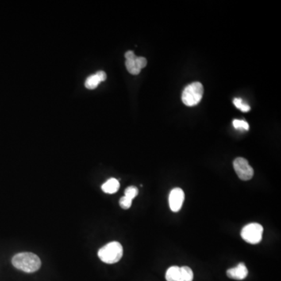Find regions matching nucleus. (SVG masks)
<instances>
[{
	"label": "nucleus",
	"instance_id": "obj_1",
	"mask_svg": "<svg viewBox=\"0 0 281 281\" xmlns=\"http://www.w3.org/2000/svg\"><path fill=\"white\" fill-rule=\"evenodd\" d=\"M12 264L15 268L25 273L36 272L41 267V260L39 256L32 252H21L12 259Z\"/></svg>",
	"mask_w": 281,
	"mask_h": 281
},
{
	"label": "nucleus",
	"instance_id": "obj_2",
	"mask_svg": "<svg viewBox=\"0 0 281 281\" xmlns=\"http://www.w3.org/2000/svg\"><path fill=\"white\" fill-rule=\"evenodd\" d=\"M123 247L117 241H112L100 248L98 252V257L103 263L113 264L117 263L122 258Z\"/></svg>",
	"mask_w": 281,
	"mask_h": 281
},
{
	"label": "nucleus",
	"instance_id": "obj_3",
	"mask_svg": "<svg viewBox=\"0 0 281 281\" xmlns=\"http://www.w3.org/2000/svg\"><path fill=\"white\" fill-rule=\"evenodd\" d=\"M203 93V86L200 82L190 84L182 93V102L187 106H194L202 100Z\"/></svg>",
	"mask_w": 281,
	"mask_h": 281
},
{
	"label": "nucleus",
	"instance_id": "obj_4",
	"mask_svg": "<svg viewBox=\"0 0 281 281\" xmlns=\"http://www.w3.org/2000/svg\"><path fill=\"white\" fill-rule=\"evenodd\" d=\"M263 228L257 223H252L243 228L241 237L246 242L251 244H259L263 238Z\"/></svg>",
	"mask_w": 281,
	"mask_h": 281
},
{
	"label": "nucleus",
	"instance_id": "obj_5",
	"mask_svg": "<svg viewBox=\"0 0 281 281\" xmlns=\"http://www.w3.org/2000/svg\"><path fill=\"white\" fill-rule=\"evenodd\" d=\"M234 169L238 176V178L242 181H249L254 175V170L250 166L247 159L238 157L234 160Z\"/></svg>",
	"mask_w": 281,
	"mask_h": 281
},
{
	"label": "nucleus",
	"instance_id": "obj_6",
	"mask_svg": "<svg viewBox=\"0 0 281 281\" xmlns=\"http://www.w3.org/2000/svg\"><path fill=\"white\" fill-rule=\"evenodd\" d=\"M185 201V192L182 188L176 187L170 191L169 195V205L170 209L174 213L179 212Z\"/></svg>",
	"mask_w": 281,
	"mask_h": 281
},
{
	"label": "nucleus",
	"instance_id": "obj_7",
	"mask_svg": "<svg viewBox=\"0 0 281 281\" xmlns=\"http://www.w3.org/2000/svg\"><path fill=\"white\" fill-rule=\"evenodd\" d=\"M248 270L245 264L243 263H239L237 267L229 269L227 271V275L231 279L242 281L248 277Z\"/></svg>",
	"mask_w": 281,
	"mask_h": 281
},
{
	"label": "nucleus",
	"instance_id": "obj_8",
	"mask_svg": "<svg viewBox=\"0 0 281 281\" xmlns=\"http://www.w3.org/2000/svg\"><path fill=\"white\" fill-rule=\"evenodd\" d=\"M120 188V182L115 178H110L102 186V190L106 194H114Z\"/></svg>",
	"mask_w": 281,
	"mask_h": 281
},
{
	"label": "nucleus",
	"instance_id": "obj_9",
	"mask_svg": "<svg viewBox=\"0 0 281 281\" xmlns=\"http://www.w3.org/2000/svg\"><path fill=\"white\" fill-rule=\"evenodd\" d=\"M194 274L190 267H180L179 278L178 281H192Z\"/></svg>",
	"mask_w": 281,
	"mask_h": 281
},
{
	"label": "nucleus",
	"instance_id": "obj_10",
	"mask_svg": "<svg viewBox=\"0 0 281 281\" xmlns=\"http://www.w3.org/2000/svg\"><path fill=\"white\" fill-rule=\"evenodd\" d=\"M180 267H171L167 270L166 273V280L167 281H178L179 278Z\"/></svg>",
	"mask_w": 281,
	"mask_h": 281
},
{
	"label": "nucleus",
	"instance_id": "obj_11",
	"mask_svg": "<svg viewBox=\"0 0 281 281\" xmlns=\"http://www.w3.org/2000/svg\"><path fill=\"white\" fill-rule=\"evenodd\" d=\"M100 83L99 79L96 76V74H93L91 76H89L85 82V87L88 89L93 90V89H96L98 87V84Z\"/></svg>",
	"mask_w": 281,
	"mask_h": 281
},
{
	"label": "nucleus",
	"instance_id": "obj_12",
	"mask_svg": "<svg viewBox=\"0 0 281 281\" xmlns=\"http://www.w3.org/2000/svg\"><path fill=\"white\" fill-rule=\"evenodd\" d=\"M135 59H133V60H126L125 65H126L127 70H128V72L130 74H133V75H138L140 72V70L137 67L136 63H135Z\"/></svg>",
	"mask_w": 281,
	"mask_h": 281
},
{
	"label": "nucleus",
	"instance_id": "obj_13",
	"mask_svg": "<svg viewBox=\"0 0 281 281\" xmlns=\"http://www.w3.org/2000/svg\"><path fill=\"white\" fill-rule=\"evenodd\" d=\"M138 194H139V190H138L137 187H135V186L128 187V188L125 190V192H124V196L128 197V198L132 200H133L135 197L137 196Z\"/></svg>",
	"mask_w": 281,
	"mask_h": 281
},
{
	"label": "nucleus",
	"instance_id": "obj_14",
	"mask_svg": "<svg viewBox=\"0 0 281 281\" xmlns=\"http://www.w3.org/2000/svg\"><path fill=\"white\" fill-rule=\"evenodd\" d=\"M233 125L236 129H244L245 131H248L249 129V125L248 123L244 120H234Z\"/></svg>",
	"mask_w": 281,
	"mask_h": 281
},
{
	"label": "nucleus",
	"instance_id": "obj_15",
	"mask_svg": "<svg viewBox=\"0 0 281 281\" xmlns=\"http://www.w3.org/2000/svg\"><path fill=\"white\" fill-rule=\"evenodd\" d=\"M133 200L130 199L128 197L124 196L120 199V207L124 209H128L131 208Z\"/></svg>",
	"mask_w": 281,
	"mask_h": 281
},
{
	"label": "nucleus",
	"instance_id": "obj_16",
	"mask_svg": "<svg viewBox=\"0 0 281 281\" xmlns=\"http://www.w3.org/2000/svg\"><path fill=\"white\" fill-rule=\"evenodd\" d=\"M135 63L137 65V67H139L140 70L144 68V67H146L147 65V59L144 57H141V56H137L136 59H135Z\"/></svg>",
	"mask_w": 281,
	"mask_h": 281
},
{
	"label": "nucleus",
	"instance_id": "obj_17",
	"mask_svg": "<svg viewBox=\"0 0 281 281\" xmlns=\"http://www.w3.org/2000/svg\"><path fill=\"white\" fill-rule=\"evenodd\" d=\"M136 57H137V56L135 55L133 51H128V52L125 53L126 60H133V59H135Z\"/></svg>",
	"mask_w": 281,
	"mask_h": 281
},
{
	"label": "nucleus",
	"instance_id": "obj_18",
	"mask_svg": "<svg viewBox=\"0 0 281 281\" xmlns=\"http://www.w3.org/2000/svg\"><path fill=\"white\" fill-rule=\"evenodd\" d=\"M95 74H96V76L99 79L100 82H104L106 79V74L104 71H102V70L98 71Z\"/></svg>",
	"mask_w": 281,
	"mask_h": 281
},
{
	"label": "nucleus",
	"instance_id": "obj_19",
	"mask_svg": "<svg viewBox=\"0 0 281 281\" xmlns=\"http://www.w3.org/2000/svg\"><path fill=\"white\" fill-rule=\"evenodd\" d=\"M242 104H243V101L242 99H241V98H234V105L235 106H236V107L237 108V109H239V108H240V106H241V105H242Z\"/></svg>",
	"mask_w": 281,
	"mask_h": 281
},
{
	"label": "nucleus",
	"instance_id": "obj_20",
	"mask_svg": "<svg viewBox=\"0 0 281 281\" xmlns=\"http://www.w3.org/2000/svg\"><path fill=\"white\" fill-rule=\"evenodd\" d=\"M239 109H240V111L246 113V112L250 111V106L249 105H247V104L243 103L242 105H241V106L239 108Z\"/></svg>",
	"mask_w": 281,
	"mask_h": 281
}]
</instances>
